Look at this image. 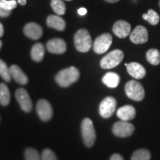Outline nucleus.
Listing matches in <instances>:
<instances>
[{
	"instance_id": "obj_24",
	"label": "nucleus",
	"mask_w": 160,
	"mask_h": 160,
	"mask_svg": "<svg viewBox=\"0 0 160 160\" xmlns=\"http://www.w3.org/2000/svg\"><path fill=\"white\" fill-rule=\"evenodd\" d=\"M51 5L53 11L57 15L61 16L65 13V4L63 0H51Z\"/></svg>"
},
{
	"instance_id": "obj_5",
	"label": "nucleus",
	"mask_w": 160,
	"mask_h": 160,
	"mask_svg": "<svg viewBox=\"0 0 160 160\" xmlns=\"http://www.w3.org/2000/svg\"><path fill=\"white\" fill-rule=\"evenodd\" d=\"M123 58L124 53L121 50H113L102 59L100 61V66L103 69L113 68L119 65Z\"/></svg>"
},
{
	"instance_id": "obj_2",
	"label": "nucleus",
	"mask_w": 160,
	"mask_h": 160,
	"mask_svg": "<svg viewBox=\"0 0 160 160\" xmlns=\"http://www.w3.org/2000/svg\"><path fill=\"white\" fill-rule=\"evenodd\" d=\"M81 131L82 139L87 147L91 148L94 145L97 134L93 126V122L89 118H85L82 120L81 125Z\"/></svg>"
},
{
	"instance_id": "obj_19",
	"label": "nucleus",
	"mask_w": 160,
	"mask_h": 160,
	"mask_svg": "<svg viewBox=\"0 0 160 160\" xmlns=\"http://www.w3.org/2000/svg\"><path fill=\"white\" fill-rule=\"evenodd\" d=\"M120 77L114 72H108L102 77V82L111 88H117L119 85Z\"/></svg>"
},
{
	"instance_id": "obj_18",
	"label": "nucleus",
	"mask_w": 160,
	"mask_h": 160,
	"mask_svg": "<svg viewBox=\"0 0 160 160\" xmlns=\"http://www.w3.org/2000/svg\"><path fill=\"white\" fill-rule=\"evenodd\" d=\"M47 25L48 27L62 31L65 29L66 23L62 18L59 17V15H50L47 18Z\"/></svg>"
},
{
	"instance_id": "obj_9",
	"label": "nucleus",
	"mask_w": 160,
	"mask_h": 160,
	"mask_svg": "<svg viewBox=\"0 0 160 160\" xmlns=\"http://www.w3.org/2000/svg\"><path fill=\"white\" fill-rule=\"evenodd\" d=\"M37 112L42 121H48L53 117V108L48 101L40 99L37 104Z\"/></svg>"
},
{
	"instance_id": "obj_32",
	"label": "nucleus",
	"mask_w": 160,
	"mask_h": 160,
	"mask_svg": "<svg viewBox=\"0 0 160 160\" xmlns=\"http://www.w3.org/2000/svg\"><path fill=\"white\" fill-rule=\"evenodd\" d=\"M87 12H88L87 9L85 8H79V10H78V13L81 16L85 15L86 13H87Z\"/></svg>"
},
{
	"instance_id": "obj_29",
	"label": "nucleus",
	"mask_w": 160,
	"mask_h": 160,
	"mask_svg": "<svg viewBox=\"0 0 160 160\" xmlns=\"http://www.w3.org/2000/svg\"><path fill=\"white\" fill-rule=\"evenodd\" d=\"M42 160H58L55 153L51 149H45L41 155Z\"/></svg>"
},
{
	"instance_id": "obj_30",
	"label": "nucleus",
	"mask_w": 160,
	"mask_h": 160,
	"mask_svg": "<svg viewBox=\"0 0 160 160\" xmlns=\"http://www.w3.org/2000/svg\"><path fill=\"white\" fill-rule=\"evenodd\" d=\"M11 11H8L2 8L0 6V17H7L8 16L11 15Z\"/></svg>"
},
{
	"instance_id": "obj_3",
	"label": "nucleus",
	"mask_w": 160,
	"mask_h": 160,
	"mask_svg": "<svg viewBox=\"0 0 160 160\" xmlns=\"http://www.w3.org/2000/svg\"><path fill=\"white\" fill-rule=\"evenodd\" d=\"M74 45L78 51L86 53L92 47V40L86 29H79L74 35Z\"/></svg>"
},
{
	"instance_id": "obj_31",
	"label": "nucleus",
	"mask_w": 160,
	"mask_h": 160,
	"mask_svg": "<svg viewBox=\"0 0 160 160\" xmlns=\"http://www.w3.org/2000/svg\"><path fill=\"white\" fill-rule=\"evenodd\" d=\"M110 160H124V159L121 155L119 154V153H114V154L111 156Z\"/></svg>"
},
{
	"instance_id": "obj_1",
	"label": "nucleus",
	"mask_w": 160,
	"mask_h": 160,
	"mask_svg": "<svg viewBox=\"0 0 160 160\" xmlns=\"http://www.w3.org/2000/svg\"><path fill=\"white\" fill-rule=\"evenodd\" d=\"M79 70L76 67L71 66V67L60 71L56 76L55 79L59 86L66 88L76 82L79 79Z\"/></svg>"
},
{
	"instance_id": "obj_22",
	"label": "nucleus",
	"mask_w": 160,
	"mask_h": 160,
	"mask_svg": "<svg viewBox=\"0 0 160 160\" xmlns=\"http://www.w3.org/2000/svg\"><path fill=\"white\" fill-rule=\"evenodd\" d=\"M146 59L150 64L153 65H158L160 63V53L159 50L151 48L146 53Z\"/></svg>"
},
{
	"instance_id": "obj_35",
	"label": "nucleus",
	"mask_w": 160,
	"mask_h": 160,
	"mask_svg": "<svg viewBox=\"0 0 160 160\" xmlns=\"http://www.w3.org/2000/svg\"><path fill=\"white\" fill-rule=\"evenodd\" d=\"M105 1L109 3H115V2H119V0H105Z\"/></svg>"
},
{
	"instance_id": "obj_21",
	"label": "nucleus",
	"mask_w": 160,
	"mask_h": 160,
	"mask_svg": "<svg viewBox=\"0 0 160 160\" xmlns=\"http://www.w3.org/2000/svg\"><path fill=\"white\" fill-rule=\"evenodd\" d=\"M11 100V93L8 86L4 83L0 84V105L7 106Z\"/></svg>"
},
{
	"instance_id": "obj_17",
	"label": "nucleus",
	"mask_w": 160,
	"mask_h": 160,
	"mask_svg": "<svg viewBox=\"0 0 160 160\" xmlns=\"http://www.w3.org/2000/svg\"><path fill=\"white\" fill-rule=\"evenodd\" d=\"M10 73L11 77L20 85H26L28 82V78L18 65H11L10 67Z\"/></svg>"
},
{
	"instance_id": "obj_14",
	"label": "nucleus",
	"mask_w": 160,
	"mask_h": 160,
	"mask_svg": "<svg viewBox=\"0 0 160 160\" xmlns=\"http://www.w3.org/2000/svg\"><path fill=\"white\" fill-rule=\"evenodd\" d=\"M23 31L26 37L34 40L39 39L43 33L41 26L35 22L28 23L24 27Z\"/></svg>"
},
{
	"instance_id": "obj_4",
	"label": "nucleus",
	"mask_w": 160,
	"mask_h": 160,
	"mask_svg": "<svg viewBox=\"0 0 160 160\" xmlns=\"http://www.w3.org/2000/svg\"><path fill=\"white\" fill-rule=\"evenodd\" d=\"M127 97L137 102L142 101L145 97V90L142 85L136 80H131L126 83L125 87Z\"/></svg>"
},
{
	"instance_id": "obj_15",
	"label": "nucleus",
	"mask_w": 160,
	"mask_h": 160,
	"mask_svg": "<svg viewBox=\"0 0 160 160\" xmlns=\"http://www.w3.org/2000/svg\"><path fill=\"white\" fill-rule=\"evenodd\" d=\"M117 117L122 121L128 122L133 119L136 116V109L132 105H125L119 108L117 111Z\"/></svg>"
},
{
	"instance_id": "obj_28",
	"label": "nucleus",
	"mask_w": 160,
	"mask_h": 160,
	"mask_svg": "<svg viewBox=\"0 0 160 160\" xmlns=\"http://www.w3.org/2000/svg\"><path fill=\"white\" fill-rule=\"evenodd\" d=\"M17 2L16 0H0V6L8 11H12L17 8Z\"/></svg>"
},
{
	"instance_id": "obj_25",
	"label": "nucleus",
	"mask_w": 160,
	"mask_h": 160,
	"mask_svg": "<svg viewBox=\"0 0 160 160\" xmlns=\"http://www.w3.org/2000/svg\"><path fill=\"white\" fill-rule=\"evenodd\" d=\"M151 153L147 149H139L133 153L131 160H150Z\"/></svg>"
},
{
	"instance_id": "obj_23",
	"label": "nucleus",
	"mask_w": 160,
	"mask_h": 160,
	"mask_svg": "<svg viewBox=\"0 0 160 160\" xmlns=\"http://www.w3.org/2000/svg\"><path fill=\"white\" fill-rule=\"evenodd\" d=\"M143 19L148 21L152 25H157L159 22L160 17L158 13L153 9H150L147 13L142 15Z\"/></svg>"
},
{
	"instance_id": "obj_6",
	"label": "nucleus",
	"mask_w": 160,
	"mask_h": 160,
	"mask_svg": "<svg viewBox=\"0 0 160 160\" xmlns=\"http://www.w3.org/2000/svg\"><path fill=\"white\" fill-rule=\"evenodd\" d=\"M113 38L110 33H103L95 39L93 45V48L95 53L98 54L105 53L111 47Z\"/></svg>"
},
{
	"instance_id": "obj_12",
	"label": "nucleus",
	"mask_w": 160,
	"mask_h": 160,
	"mask_svg": "<svg viewBox=\"0 0 160 160\" xmlns=\"http://www.w3.org/2000/svg\"><path fill=\"white\" fill-rule=\"evenodd\" d=\"M46 47L50 53H55V54H62L65 53L67 49L65 42L59 38L49 40L47 42Z\"/></svg>"
},
{
	"instance_id": "obj_20",
	"label": "nucleus",
	"mask_w": 160,
	"mask_h": 160,
	"mask_svg": "<svg viewBox=\"0 0 160 160\" xmlns=\"http://www.w3.org/2000/svg\"><path fill=\"white\" fill-rule=\"evenodd\" d=\"M31 58L35 62H41L45 56V48L42 43H37L32 47Z\"/></svg>"
},
{
	"instance_id": "obj_27",
	"label": "nucleus",
	"mask_w": 160,
	"mask_h": 160,
	"mask_svg": "<svg viewBox=\"0 0 160 160\" xmlns=\"http://www.w3.org/2000/svg\"><path fill=\"white\" fill-rule=\"evenodd\" d=\"M25 160H42L41 156H39L37 150L31 148L25 150Z\"/></svg>"
},
{
	"instance_id": "obj_26",
	"label": "nucleus",
	"mask_w": 160,
	"mask_h": 160,
	"mask_svg": "<svg viewBox=\"0 0 160 160\" xmlns=\"http://www.w3.org/2000/svg\"><path fill=\"white\" fill-rule=\"evenodd\" d=\"M0 77L8 82L11 81L12 77L10 73V68H8L6 63L2 59H0Z\"/></svg>"
},
{
	"instance_id": "obj_38",
	"label": "nucleus",
	"mask_w": 160,
	"mask_h": 160,
	"mask_svg": "<svg viewBox=\"0 0 160 160\" xmlns=\"http://www.w3.org/2000/svg\"><path fill=\"white\" fill-rule=\"evenodd\" d=\"M159 7H160V1H159Z\"/></svg>"
},
{
	"instance_id": "obj_10",
	"label": "nucleus",
	"mask_w": 160,
	"mask_h": 160,
	"mask_svg": "<svg viewBox=\"0 0 160 160\" xmlns=\"http://www.w3.org/2000/svg\"><path fill=\"white\" fill-rule=\"evenodd\" d=\"M15 97L20 108L23 111L28 113L32 110V102L28 91L24 88H19L15 93Z\"/></svg>"
},
{
	"instance_id": "obj_34",
	"label": "nucleus",
	"mask_w": 160,
	"mask_h": 160,
	"mask_svg": "<svg viewBox=\"0 0 160 160\" xmlns=\"http://www.w3.org/2000/svg\"><path fill=\"white\" fill-rule=\"evenodd\" d=\"M18 3L20 4L21 5H25L26 4V2H27V0H17Z\"/></svg>"
},
{
	"instance_id": "obj_8",
	"label": "nucleus",
	"mask_w": 160,
	"mask_h": 160,
	"mask_svg": "<svg viewBox=\"0 0 160 160\" xmlns=\"http://www.w3.org/2000/svg\"><path fill=\"white\" fill-rule=\"evenodd\" d=\"M117 108V100L112 97H107L101 102L99 105V114L102 117L110 118L112 117Z\"/></svg>"
},
{
	"instance_id": "obj_33",
	"label": "nucleus",
	"mask_w": 160,
	"mask_h": 160,
	"mask_svg": "<svg viewBox=\"0 0 160 160\" xmlns=\"http://www.w3.org/2000/svg\"><path fill=\"white\" fill-rule=\"evenodd\" d=\"M4 34V28L2 24L0 22V37H2Z\"/></svg>"
},
{
	"instance_id": "obj_16",
	"label": "nucleus",
	"mask_w": 160,
	"mask_h": 160,
	"mask_svg": "<svg viewBox=\"0 0 160 160\" xmlns=\"http://www.w3.org/2000/svg\"><path fill=\"white\" fill-rule=\"evenodd\" d=\"M127 71L134 79H140L145 77L146 71L142 65L137 62H131L127 66Z\"/></svg>"
},
{
	"instance_id": "obj_7",
	"label": "nucleus",
	"mask_w": 160,
	"mask_h": 160,
	"mask_svg": "<svg viewBox=\"0 0 160 160\" xmlns=\"http://www.w3.org/2000/svg\"><path fill=\"white\" fill-rule=\"evenodd\" d=\"M135 128L133 124L126 121H119L114 123L112 128L113 134L118 137L125 138L130 137L134 132Z\"/></svg>"
},
{
	"instance_id": "obj_13",
	"label": "nucleus",
	"mask_w": 160,
	"mask_h": 160,
	"mask_svg": "<svg viewBox=\"0 0 160 160\" xmlns=\"http://www.w3.org/2000/svg\"><path fill=\"white\" fill-rule=\"evenodd\" d=\"M131 31V26L125 20H119L116 22L113 27V33L121 39L127 37Z\"/></svg>"
},
{
	"instance_id": "obj_36",
	"label": "nucleus",
	"mask_w": 160,
	"mask_h": 160,
	"mask_svg": "<svg viewBox=\"0 0 160 160\" xmlns=\"http://www.w3.org/2000/svg\"><path fill=\"white\" fill-rule=\"evenodd\" d=\"M2 46V42L1 40H0V49H1Z\"/></svg>"
},
{
	"instance_id": "obj_37",
	"label": "nucleus",
	"mask_w": 160,
	"mask_h": 160,
	"mask_svg": "<svg viewBox=\"0 0 160 160\" xmlns=\"http://www.w3.org/2000/svg\"><path fill=\"white\" fill-rule=\"evenodd\" d=\"M66 1H71V0H66Z\"/></svg>"
},
{
	"instance_id": "obj_11",
	"label": "nucleus",
	"mask_w": 160,
	"mask_h": 160,
	"mask_svg": "<svg viewBox=\"0 0 160 160\" xmlns=\"http://www.w3.org/2000/svg\"><path fill=\"white\" fill-rule=\"evenodd\" d=\"M130 39L134 44H143L148 40V32L145 27L142 25H138L131 32Z\"/></svg>"
}]
</instances>
